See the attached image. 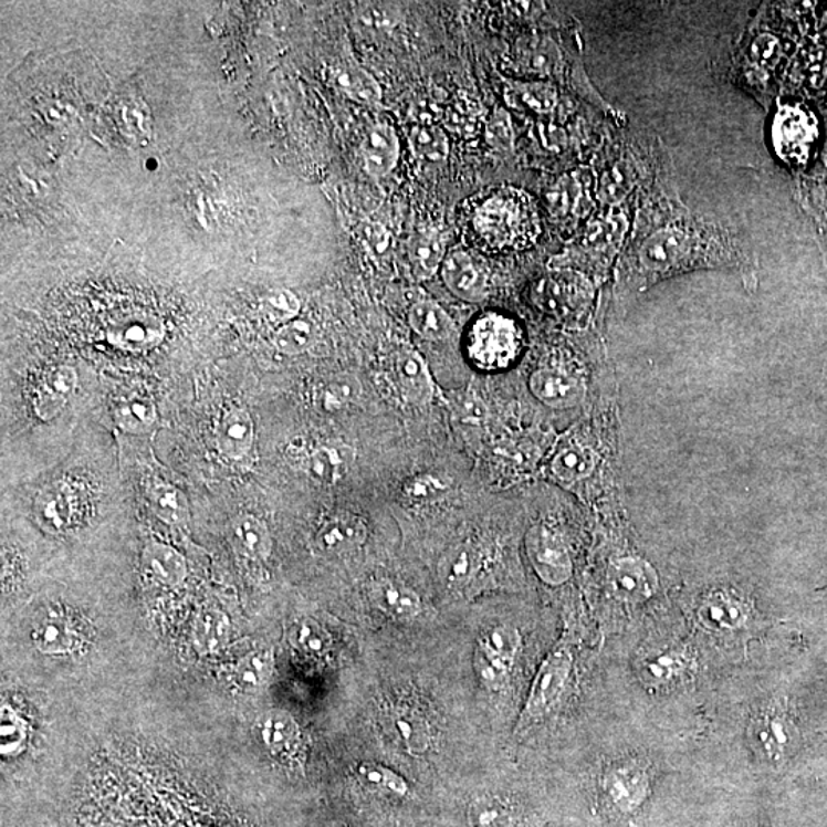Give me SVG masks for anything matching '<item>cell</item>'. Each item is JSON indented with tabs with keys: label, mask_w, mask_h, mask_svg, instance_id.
Instances as JSON below:
<instances>
[{
	"label": "cell",
	"mask_w": 827,
	"mask_h": 827,
	"mask_svg": "<svg viewBox=\"0 0 827 827\" xmlns=\"http://www.w3.org/2000/svg\"><path fill=\"white\" fill-rule=\"evenodd\" d=\"M670 167H658L636 217L624 270L634 290L701 269L754 270L750 242L731 226L690 212Z\"/></svg>",
	"instance_id": "6da1fadb"
},
{
	"label": "cell",
	"mask_w": 827,
	"mask_h": 827,
	"mask_svg": "<svg viewBox=\"0 0 827 827\" xmlns=\"http://www.w3.org/2000/svg\"><path fill=\"white\" fill-rule=\"evenodd\" d=\"M464 241L484 252H515L534 245L541 233L538 206L524 190L500 186L461 207Z\"/></svg>",
	"instance_id": "7a4b0ae2"
},
{
	"label": "cell",
	"mask_w": 827,
	"mask_h": 827,
	"mask_svg": "<svg viewBox=\"0 0 827 827\" xmlns=\"http://www.w3.org/2000/svg\"><path fill=\"white\" fill-rule=\"evenodd\" d=\"M520 347L519 325L503 314H483L469 332V356L483 368L509 367L519 356Z\"/></svg>",
	"instance_id": "3957f363"
},
{
	"label": "cell",
	"mask_w": 827,
	"mask_h": 827,
	"mask_svg": "<svg viewBox=\"0 0 827 827\" xmlns=\"http://www.w3.org/2000/svg\"><path fill=\"white\" fill-rule=\"evenodd\" d=\"M818 122L815 115L802 105H782L773 121V146L775 153L789 166H805L817 145Z\"/></svg>",
	"instance_id": "277c9868"
},
{
	"label": "cell",
	"mask_w": 827,
	"mask_h": 827,
	"mask_svg": "<svg viewBox=\"0 0 827 827\" xmlns=\"http://www.w3.org/2000/svg\"><path fill=\"white\" fill-rule=\"evenodd\" d=\"M570 671L572 658L567 651L558 650L547 656L546 661L543 662L535 676L531 691H528L519 727L538 721L555 705L559 695L563 694L564 688H566Z\"/></svg>",
	"instance_id": "5b68a950"
},
{
	"label": "cell",
	"mask_w": 827,
	"mask_h": 827,
	"mask_svg": "<svg viewBox=\"0 0 827 827\" xmlns=\"http://www.w3.org/2000/svg\"><path fill=\"white\" fill-rule=\"evenodd\" d=\"M536 301L555 316L575 320L590 307L592 285L579 273L558 272L540 282Z\"/></svg>",
	"instance_id": "8992f818"
},
{
	"label": "cell",
	"mask_w": 827,
	"mask_h": 827,
	"mask_svg": "<svg viewBox=\"0 0 827 827\" xmlns=\"http://www.w3.org/2000/svg\"><path fill=\"white\" fill-rule=\"evenodd\" d=\"M526 551L532 567L551 586H561L574 572L570 554L563 538L546 526H534L526 535Z\"/></svg>",
	"instance_id": "52a82bcc"
},
{
	"label": "cell",
	"mask_w": 827,
	"mask_h": 827,
	"mask_svg": "<svg viewBox=\"0 0 827 827\" xmlns=\"http://www.w3.org/2000/svg\"><path fill=\"white\" fill-rule=\"evenodd\" d=\"M751 737L758 754L771 763H782L793 757L800 746V731L793 719L783 711H766L753 723Z\"/></svg>",
	"instance_id": "ba28073f"
},
{
	"label": "cell",
	"mask_w": 827,
	"mask_h": 827,
	"mask_svg": "<svg viewBox=\"0 0 827 827\" xmlns=\"http://www.w3.org/2000/svg\"><path fill=\"white\" fill-rule=\"evenodd\" d=\"M603 789L615 810L631 815L638 813L650 797V774L639 763H620L607 771Z\"/></svg>",
	"instance_id": "9c48e42d"
},
{
	"label": "cell",
	"mask_w": 827,
	"mask_h": 827,
	"mask_svg": "<svg viewBox=\"0 0 827 827\" xmlns=\"http://www.w3.org/2000/svg\"><path fill=\"white\" fill-rule=\"evenodd\" d=\"M611 594L624 603L641 604L658 592L659 578L655 567L639 556L616 559L608 572Z\"/></svg>",
	"instance_id": "30bf717a"
},
{
	"label": "cell",
	"mask_w": 827,
	"mask_h": 827,
	"mask_svg": "<svg viewBox=\"0 0 827 827\" xmlns=\"http://www.w3.org/2000/svg\"><path fill=\"white\" fill-rule=\"evenodd\" d=\"M441 278L449 292L461 301L480 302L486 296V273L461 249L451 250L441 264Z\"/></svg>",
	"instance_id": "8fae6325"
},
{
	"label": "cell",
	"mask_w": 827,
	"mask_h": 827,
	"mask_svg": "<svg viewBox=\"0 0 827 827\" xmlns=\"http://www.w3.org/2000/svg\"><path fill=\"white\" fill-rule=\"evenodd\" d=\"M394 380L409 404L423 407L432 397L431 374L423 357L414 348L401 347L391 357Z\"/></svg>",
	"instance_id": "7c38bea8"
},
{
	"label": "cell",
	"mask_w": 827,
	"mask_h": 827,
	"mask_svg": "<svg viewBox=\"0 0 827 827\" xmlns=\"http://www.w3.org/2000/svg\"><path fill=\"white\" fill-rule=\"evenodd\" d=\"M515 62L521 73L531 77H556L563 71V53L558 43L546 34L527 35L516 43Z\"/></svg>",
	"instance_id": "4fadbf2b"
},
{
	"label": "cell",
	"mask_w": 827,
	"mask_h": 827,
	"mask_svg": "<svg viewBox=\"0 0 827 827\" xmlns=\"http://www.w3.org/2000/svg\"><path fill=\"white\" fill-rule=\"evenodd\" d=\"M531 391L547 407L564 409L576 407L584 399L586 387L566 369L541 368L531 376Z\"/></svg>",
	"instance_id": "5bb4252c"
},
{
	"label": "cell",
	"mask_w": 827,
	"mask_h": 827,
	"mask_svg": "<svg viewBox=\"0 0 827 827\" xmlns=\"http://www.w3.org/2000/svg\"><path fill=\"white\" fill-rule=\"evenodd\" d=\"M368 538V526L364 519L354 514L329 516L314 536V546L325 555H341L364 546Z\"/></svg>",
	"instance_id": "9a60e30c"
},
{
	"label": "cell",
	"mask_w": 827,
	"mask_h": 827,
	"mask_svg": "<svg viewBox=\"0 0 827 827\" xmlns=\"http://www.w3.org/2000/svg\"><path fill=\"white\" fill-rule=\"evenodd\" d=\"M751 610L745 599L733 592H713L698 608V619L703 627L713 631H733L745 627Z\"/></svg>",
	"instance_id": "2e32d148"
},
{
	"label": "cell",
	"mask_w": 827,
	"mask_h": 827,
	"mask_svg": "<svg viewBox=\"0 0 827 827\" xmlns=\"http://www.w3.org/2000/svg\"><path fill=\"white\" fill-rule=\"evenodd\" d=\"M400 143L396 130L388 123H376L364 142L365 169L373 177L391 174L399 161Z\"/></svg>",
	"instance_id": "e0dca14e"
},
{
	"label": "cell",
	"mask_w": 827,
	"mask_h": 827,
	"mask_svg": "<svg viewBox=\"0 0 827 827\" xmlns=\"http://www.w3.org/2000/svg\"><path fill=\"white\" fill-rule=\"evenodd\" d=\"M253 440V420L244 408L234 407L224 412L217 428V447L222 456L240 460L249 454Z\"/></svg>",
	"instance_id": "ac0fdd59"
},
{
	"label": "cell",
	"mask_w": 827,
	"mask_h": 827,
	"mask_svg": "<svg viewBox=\"0 0 827 827\" xmlns=\"http://www.w3.org/2000/svg\"><path fill=\"white\" fill-rule=\"evenodd\" d=\"M77 388V374L73 368L59 367L43 376L35 392L34 409L39 419L51 420L61 412Z\"/></svg>",
	"instance_id": "d6986e66"
},
{
	"label": "cell",
	"mask_w": 827,
	"mask_h": 827,
	"mask_svg": "<svg viewBox=\"0 0 827 827\" xmlns=\"http://www.w3.org/2000/svg\"><path fill=\"white\" fill-rule=\"evenodd\" d=\"M481 567V552L474 541H463L449 548L440 559L439 578L449 590H461L471 584Z\"/></svg>",
	"instance_id": "ffe728a7"
},
{
	"label": "cell",
	"mask_w": 827,
	"mask_h": 827,
	"mask_svg": "<svg viewBox=\"0 0 827 827\" xmlns=\"http://www.w3.org/2000/svg\"><path fill=\"white\" fill-rule=\"evenodd\" d=\"M353 461V448L341 441H329L314 449L305 461V469L317 483L332 486L347 475Z\"/></svg>",
	"instance_id": "44dd1931"
},
{
	"label": "cell",
	"mask_w": 827,
	"mask_h": 827,
	"mask_svg": "<svg viewBox=\"0 0 827 827\" xmlns=\"http://www.w3.org/2000/svg\"><path fill=\"white\" fill-rule=\"evenodd\" d=\"M143 567L147 574L163 586H180L187 576V564L185 556L174 547L150 541L146 544L142 556Z\"/></svg>",
	"instance_id": "7402d4cb"
},
{
	"label": "cell",
	"mask_w": 827,
	"mask_h": 827,
	"mask_svg": "<svg viewBox=\"0 0 827 827\" xmlns=\"http://www.w3.org/2000/svg\"><path fill=\"white\" fill-rule=\"evenodd\" d=\"M327 77L337 91L353 101L367 105H377L381 101V90L376 78L353 63H339L329 67Z\"/></svg>",
	"instance_id": "603a6c76"
},
{
	"label": "cell",
	"mask_w": 827,
	"mask_h": 827,
	"mask_svg": "<svg viewBox=\"0 0 827 827\" xmlns=\"http://www.w3.org/2000/svg\"><path fill=\"white\" fill-rule=\"evenodd\" d=\"M551 468L556 479L575 483L587 479L595 471L596 454L578 440H568L556 449Z\"/></svg>",
	"instance_id": "cb8c5ba5"
},
{
	"label": "cell",
	"mask_w": 827,
	"mask_h": 827,
	"mask_svg": "<svg viewBox=\"0 0 827 827\" xmlns=\"http://www.w3.org/2000/svg\"><path fill=\"white\" fill-rule=\"evenodd\" d=\"M374 604L394 619L409 620L421 611L420 596L404 584L380 580L373 587Z\"/></svg>",
	"instance_id": "d4e9b609"
},
{
	"label": "cell",
	"mask_w": 827,
	"mask_h": 827,
	"mask_svg": "<svg viewBox=\"0 0 827 827\" xmlns=\"http://www.w3.org/2000/svg\"><path fill=\"white\" fill-rule=\"evenodd\" d=\"M636 181H638V163L634 154L620 158L600 174L598 186H596L598 198L606 205H619L631 192Z\"/></svg>",
	"instance_id": "484cf974"
},
{
	"label": "cell",
	"mask_w": 827,
	"mask_h": 827,
	"mask_svg": "<svg viewBox=\"0 0 827 827\" xmlns=\"http://www.w3.org/2000/svg\"><path fill=\"white\" fill-rule=\"evenodd\" d=\"M261 741L273 754H293L301 741L300 726L292 714L270 711L261 722Z\"/></svg>",
	"instance_id": "4316f807"
},
{
	"label": "cell",
	"mask_w": 827,
	"mask_h": 827,
	"mask_svg": "<svg viewBox=\"0 0 827 827\" xmlns=\"http://www.w3.org/2000/svg\"><path fill=\"white\" fill-rule=\"evenodd\" d=\"M230 535L242 554L249 558L265 559L272 554V535L269 527L257 516H237L230 524Z\"/></svg>",
	"instance_id": "83f0119b"
},
{
	"label": "cell",
	"mask_w": 827,
	"mask_h": 827,
	"mask_svg": "<svg viewBox=\"0 0 827 827\" xmlns=\"http://www.w3.org/2000/svg\"><path fill=\"white\" fill-rule=\"evenodd\" d=\"M147 499L157 516L174 526H181L190 520V506L180 489L165 481L155 480L147 486Z\"/></svg>",
	"instance_id": "f1b7e54d"
},
{
	"label": "cell",
	"mask_w": 827,
	"mask_h": 827,
	"mask_svg": "<svg viewBox=\"0 0 827 827\" xmlns=\"http://www.w3.org/2000/svg\"><path fill=\"white\" fill-rule=\"evenodd\" d=\"M443 241L435 230H423L412 238L409 249L412 273L417 280L423 281L435 276L437 270L441 269L444 261Z\"/></svg>",
	"instance_id": "f546056e"
},
{
	"label": "cell",
	"mask_w": 827,
	"mask_h": 827,
	"mask_svg": "<svg viewBox=\"0 0 827 827\" xmlns=\"http://www.w3.org/2000/svg\"><path fill=\"white\" fill-rule=\"evenodd\" d=\"M414 332L428 341H444L454 332V322L440 305L421 301L414 304L408 313Z\"/></svg>",
	"instance_id": "4dcf8cb0"
},
{
	"label": "cell",
	"mask_w": 827,
	"mask_h": 827,
	"mask_svg": "<svg viewBox=\"0 0 827 827\" xmlns=\"http://www.w3.org/2000/svg\"><path fill=\"white\" fill-rule=\"evenodd\" d=\"M506 97L514 106L536 114L552 113L558 103L556 87L544 81L511 83Z\"/></svg>",
	"instance_id": "1f68e13d"
},
{
	"label": "cell",
	"mask_w": 827,
	"mask_h": 827,
	"mask_svg": "<svg viewBox=\"0 0 827 827\" xmlns=\"http://www.w3.org/2000/svg\"><path fill=\"white\" fill-rule=\"evenodd\" d=\"M230 638V620L220 610L201 611L195 620L193 642L202 655H213L220 651Z\"/></svg>",
	"instance_id": "d6a6232c"
},
{
	"label": "cell",
	"mask_w": 827,
	"mask_h": 827,
	"mask_svg": "<svg viewBox=\"0 0 827 827\" xmlns=\"http://www.w3.org/2000/svg\"><path fill=\"white\" fill-rule=\"evenodd\" d=\"M584 187L574 175L561 177L558 181L548 187L546 202L552 217L564 220L583 213Z\"/></svg>",
	"instance_id": "836d02e7"
},
{
	"label": "cell",
	"mask_w": 827,
	"mask_h": 827,
	"mask_svg": "<svg viewBox=\"0 0 827 827\" xmlns=\"http://www.w3.org/2000/svg\"><path fill=\"white\" fill-rule=\"evenodd\" d=\"M362 387L356 377L334 376L314 391V401L324 412H339L360 397Z\"/></svg>",
	"instance_id": "e575fe53"
},
{
	"label": "cell",
	"mask_w": 827,
	"mask_h": 827,
	"mask_svg": "<svg viewBox=\"0 0 827 827\" xmlns=\"http://www.w3.org/2000/svg\"><path fill=\"white\" fill-rule=\"evenodd\" d=\"M274 671V656L272 650L252 651L238 663L234 678L238 687L249 693H257L268 685Z\"/></svg>",
	"instance_id": "d590c367"
},
{
	"label": "cell",
	"mask_w": 827,
	"mask_h": 827,
	"mask_svg": "<svg viewBox=\"0 0 827 827\" xmlns=\"http://www.w3.org/2000/svg\"><path fill=\"white\" fill-rule=\"evenodd\" d=\"M444 125L457 137H474L483 125V111H481L480 103L467 94L457 95L454 101L449 103Z\"/></svg>",
	"instance_id": "8d00e7d4"
},
{
	"label": "cell",
	"mask_w": 827,
	"mask_h": 827,
	"mask_svg": "<svg viewBox=\"0 0 827 827\" xmlns=\"http://www.w3.org/2000/svg\"><path fill=\"white\" fill-rule=\"evenodd\" d=\"M38 516L43 526L51 531H63L71 523L73 516V500L66 488H50L39 495Z\"/></svg>",
	"instance_id": "74e56055"
},
{
	"label": "cell",
	"mask_w": 827,
	"mask_h": 827,
	"mask_svg": "<svg viewBox=\"0 0 827 827\" xmlns=\"http://www.w3.org/2000/svg\"><path fill=\"white\" fill-rule=\"evenodd\" d=\"M114 420L118 428L129 435H145L157 421V409L145 397H130L115 408Z\"/></svg>",
	"instance_id": "f35d334b"
},
{
	"label": "cell",
	"mask_w": 827,
	"mask_h": 827,
	"mask_svg": "<svg viewBox=\"0 0 827 827\" xmlns=\"http://www.w3.org/2000/svg\"><path fill=\"white\" fill-rule=\"evenodd\" d=\"M409 142L417 157L427 161H440L447 158L449 142L447 134L435 123H420L414 126Z\"/></svg>",
	"instance_id": "ab89813d"
},
{
	"label": "cell",
	"mask_w": 827,
	"mask_h": 827,
	"mask_svg": "<svg viewBox=\"0 0 827 827\" xmlns=\"http://www.w3.org/2000/svg\"><path fill=\"white\" fill-rule=\"evenodd\" d=\"M33 642L42 653L61 655L74 646V634L65 620L46 619L33 631Z\"/></svg>",
	"instance_id": "60d3db41"
},
{
	"label": "cell",
	"mask_w": 827,
	"mask_h": 827,
	"mask_svg": "<svg viewBox=\"0 0 827 827\" xmlns=\"http://www.w3.org/2000/svg\"><path fill=\"white\" fill-rule=\"evenodd\" d=\"M290 639L297 650L312 656L324 655L328 650L332 638L317 620L304 618L294 624L290 631Z\"/></svg>",
	"instance_id": "b9f144b4"
},
{
	"label": "cell",
	"mask_w": 827,
	"mask_h": 827,
	"mask_svg": "<svg viewBox=\"0 0 827 827\" xmlns=\"http://www.w3.org/2000/svg\"><path fill=\"white\" fill-rule=\"evenodd\" d=\"M471 827H512L511 810L494 797H481L469 807Z\"/></svg>",
	"instance_id": "7bdbcfd3"
},
{
	"label": "cell",
	"mask_w": 827,
	"mask_h": 827,
	"mask_svg": "<svg viewBox=\"0 0 827 827\" xmlns=\"http://www.w3.org/2000/svg\"><path fill=\"white\" fill-rule=\"evenodd\" d=\"M392 723L401 742L411 753L420 754L428 750L429 730L423 719L416 713L400 711V713L394 715Z\"/></svg>",
	"instance_id": "ee69618b"
},
{
	"label": "cell",
	"mask_w": 827,
	"mask_h": 827,
	"mask_svg": "<svg viewBox=\"0 0 827 827\" xmlns=\"http://www.w3.org/2000/svg\"><path fill=\"white\" fill-rule=\"evenodd\" d=\"M687 667L685 655L681 653V651L671 650L647 659L643 673H646L650 682L668 683L685 673Z\"/></svg>",
	"instance_id": "f6af8a7d"
},
{
	"label": "cell",
	"mask_w": 827,
	"mask_h": 827,
	"mask_svg": "<svg viewBox=\"0 0 827 827\" xmlns=\"http://www.w3.org/2000/svg\"><path fill=\"white\" fill-rule=\"evenodd\" d=\"M314 341L312 324L305 321H293L284 325L274 336V345L281 353L296 356L307 352Z\"/></svg>",
	"instance_id": "bcb514c9"
},
{
	"label": "cell",
	"mask_w": 827,
	"mask_h": 827,
	"mask_svg": "<svg viewBox=\"0 0 827 827\" xmlns=\"http://www.w3.org/2000/svg\"><path fill=\"white\" fill-rule=\"evenodd\" d=\"M511 667L512 663L503 661L499 656L491 653L486 647L479 643L475 651V670L484 685L491 688V690H500L506 682L509 673H511Z\"/></svg>",
	"instance_id": "7dc6e473"
},
{
	"label": "cell",
	"mask_w": 827,
	"mask_h": 827,
	"mask_svg": "<svg viewBox=\"0 0 827 827\" xmlns=\"http://www.w3.org/2000/svg\"><path fill=\"white\" fill-rule=\"evenodd\" d=\"M357 773L369 786L376 787V789L399 795V797H405L408 794V785L404 777L394 773L389 767L379 765V763H362Z\"/></svg>",
	"instance_id": "c3c4849f"
},
{
	"label": "cell",
	"mask_w": 827,
	"mask_h": 827,
	"mask_svg": "<svg viewBox=\"0 0 827 827\" xmlns=\"http://www.w3.org/2000/svg\"><path fill=\"white\" fill-rule=\"evenodd\" d=\"M480 643L503 661L514 663L515 656L521 647V635L514 627H494L483 636Z\"/></svg>",
	"instance_id": "681fc988"
},
{
	"label": "cell",
	"mask_w": 827,
	"mask_h": 827,
	"mask_svg": "<svg viewBox=\"0 0 827 827\" xmlns=\"http://www.w3.org/2000/svg\"><path fill=\"white\" fill-rule=\"evenodd\" d=\"M448 491V483L440 477L423 474L414 477L405 486V496L412 503H428L440 499Z\"/></svg>",
	"instance_id": "f907efd6"
},
{
	"label": "cell",
	"mask_w": 827,
	"mask_h": 827,
	"mask_svg": "<svg viewBox=\"0 0 827 827\" xmlns=\"http://www.w3.org/2000/svg\"><path fill=\"white\" fill-rule=\"evenodd\" d=\"M486 137L489 145L496 153H509L514 145V130H512L511 117L504 109H496L486 125Z\"/></svg>",
	"instance_id": "816d5d0a"
},
{
	"label": "cell",
	"mask_w": 827,
	"mask_h": 827,
	"mask_svg": "<svg viewBox=\"0 0 827 827\" xmlns=\"http://www.w3.org/2000/svg\"><path fill=\"white\" fill-rule=\"evenodd\" d=\"M300 300L289 290L273 293L264 302V310L273 321H290L300 313Z\"/></svg>",
	"instance_id": "f5cc1de1"
},
{
	"label": "cell",
	"mask_w": 827,
	"mask_h": 827,
	"mask_svg": "<svg viewBox=\"0 0 827 827\" xmlns=\"http://www.w3.org/2000/svg\"><path fill=\"white\" fill-rule=\"evenodd\" d=\"M754 62L761 67H774L782 57V46L777 38L771 34H761L753 42Z\"/></svg>",
	"instance_id": "db71d44e"
},
{
	"label": "cell",
	"mask_w": 827,
	"mask_h": 827,
	"mask_svg": "<svg viewBox=\"0 0 827 827\" xmlns=\"http://www.w3.org/2000/svg\"><path fill=\"white\" fill-rule=\"evenodd\" d=\"M360 21L374 30H389L397 23L396 10L387 3H369L362 8Z\"/></svg>",
	"instance_id": "11a10c76"
},
{
	"label": "cell",
	"mask_w": 827,
	"mask_h": 827,
	"mask_svg": "<svg viewBox=\"0 0 827 827\" xmlns=\"http://www.w3.org/2000/svg\"><path fill=\"white\" fill-rule=\"evenodd\" d=\"M805 77L810 86L818 87L825 83L827 77V51L825 48H815L806 55Z\"/></svg>",
	"instance_id": "9f6ffc18"
},
{
	"label": "cell",
	"mask_w": 827,
	"mask_h": 827,
	"mask_svg": "<svg viewBox=\"0 0 827 827\" xmlns=\"http://www.w3.org/2000/svg\"><path fill=\"white\" fill-rule=\"evenodd\" d=\"M368 245L374 257H385L389 250V233L379 224L369 226Z\"/></svg>",
	"instance_id": "6f0895ef"
},
{
	"label": "cell",
	"mask_w": 827,
	"mask_h": 827,
	"mask_svg": "<svg viewBox=\"0 0 827 827\" xmlns=\"http://www.w3.org/2000/svg\"><path fill=\"white\" fill-rule=\"evenodd\" d=\"M463 408H461V417L471 421H480L486 417L488 409L481 404L480 399L475 397H467L463 399Z\"/></svg>",
	"instance_id": "680465c9"
},
{
	"label": "cell",
	"mask_w": 827,
	"mask_h": 827,
	"mask_svg": "<svg viewBox=\"0 0 827 827\" xmlns=\"http://www.w3.org/2000/svg\"><path fill=\"white\" fill-rule=\"evenodd\" d=\"M509 7H511L512 11H515V13L520 15H532L543 10V3L532 2L509 3Z\"/></svg>",
	"instance_id": "91938a15"
}]
</instances>
